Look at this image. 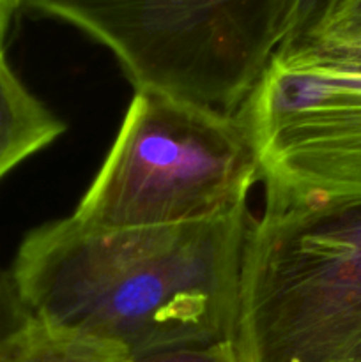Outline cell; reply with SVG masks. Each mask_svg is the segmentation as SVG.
Here are the masks:
<instances>
[{"instance_id":"13","label":"cell","mask_w":361,"mask_h":362,"mask_svg":"<svg viewBox=\"0 0 361 362\" xmlns=\"http://www.w3.org/2000/svg\"><path fill=\"white\" fill-rule=\"evenodd\" d=\"M345 362H361V338L357 339V343L354 345V349L350 350V354L347 356Z\"/></svg>"},{"instance_id":"1","label":"cell","mask_w":361,"mask_h":362,"mask_svg":"<svg viewBox=\"0 0 361 362\" xmlns=\"http://www.w3.org/2000/svg\"><path fill=\"white\" fill-rule=\"evenodd\" d=\"M248 226L246 205L140 228L69 216L30 230L9 272L32 317L130 357L232 341Z\"/></svg>"},{"instance_id":"11","label":"cell","mask_w":361,"mask_h":362,"mask_svg":"<svg viewBox=\"0 0 361 362\" xmlns=\"http://www.w3.org/2000/svg\"><path fill=\"white\" fill-rule=\"evenodd\" d=\"M314 37L361 41V0H338Z\"/></svg>"},{"instance_id":"5","label":"cell","mask_w":361,"mask_h":362,"mask_svg":"<svg viewBox=\"0 0 361 362\" xmlns=\"http://www.w3.org/2000/svg\"><path fill=\"white\" fill-rule=\"evenodd\" d=\"M265 200L361 205V55L328 39L280 46L236 112Z\"/></svg>"},{"instance_id":"10","label":"cell","mask_w":361,"mask_h":362,"mask_svg":"<svg viewBox=\"0 0 361 362\" xmlns=\"http://www.w3.org/2000/svg\"><path fill=\"white\" fill-rule=\"evenodd\" d=\"M336 4L338 0H296L282 46L317 34Z\"/></svg>"},{"instance_id":"8","label":"cell","mask_w":361,"mask_h":362,"mask_svg":"<svg viewBox=\"0 0 361 362\" xmlns=\"http://www.w3.org/2000/svg\"><path fill=\"white\" fill-rule=\"evenodd\" d=\"M28 318L30 313L18 296L11 272L0 271V362L6 361L11 343Z\"/></svg>"},{"instance_id":"14","label":"cell","mask_w":361,"mask_h":362,"mask_svg":"<svg viewBox=\"0 0 361 362\" xmlns=\"http://www.w3.org/2000/svg\"><path fill=\"white\" fill-rule=\"evenodd\" d=\"M322 39V37H319ZM328 41H335V42H340V45H343L345 48L353 49V52L360 53L361 55V41H340V39H328Z\"/></svg>"},{"instance_id":"3","label":"cell","mask_w":361,"mask_h":362,"mask_svg":"<svg viewBox=\"0 0 361 362\" xmlns=\"http://www.w3.org/2000/svg\"><path fill=\"white\" fill-rule=\"evenodd\" d=\"M296 0H20L115 55L134 90L236 115L287 35Z\"/></svg>"},{"instance_id":"9","label":"cell","mask_w":361,"mask_h":362,"mask_svg":"<svg viewBox=\"0 0 361 362\" xmlns=\"http://www.w3.org/2000/svg\"><path fill=\"white\" fill-rule=\"evenodd\" d=\"M126 362H239L232 341H219L204 346L165 350L130 357Z\"/></svg>"},{"instance_id":"12","label":"cell","mask_w":361,"mask_h":362,"mask_svg":"<svg viewBox=\"0 0 361 362\" xmlns=\"http://www.w3.org/2000/svg\"><path fill=\"white\" fill-rule=\"evenodd\" d=\"M20 7V0H0V39H6L11 20Z\"/></svg>"},{"instance_id":"7","label":"cell","mask_w":361,"mask_h":362,"mask_svg":"<svg viewBox=\"0 0 361 362\" xmlns=\"http://www.w3.org/2000/svg\"><path fill=\"white\" fill-rule=\"evenodd\" d=\"M130 354L105 339L57 327L30 315L4 362H126Z\"/></svg>"},{"instance_id":"4","label":"cell","mask_w":361,"mask_h":362,"mask_svg":"<svg viewBox=\"0 0 361 362\" xmlns=\"http://www.w3.org/2000/svg\"><path fill=\"white\" fill-rule=\"evenodd\" d=\"M260 180L236 115L137 88L73 218L103 228L204 221L244 207Z\"/></svg>"},{"instance_id":"6","label":"cell","mask_w":361,"mask_h":362,"mask_svg":"<svg viewBox=\"0 0 361 362\" xmlns=\"http://www.w3.org/2000/svg\"><path fill=\"white\" fill-rule=\"evenodd\" d=\"M4 41L0 39V180L66 131V124L16 76Z\"/></svg>"},{"instance_id":"2","label":"cell","mask_w":361,"mask_h":362,"mask_svg":"<svg viewBox=\"0 0 361 362\" xmlns=\"http://www.w3.org/2000/svg\"><path fill=\"white\" fill-rule=\"evenodd\" d=\"M361 338V205L264 200L241 262L239 362H345Z\"/></svg>"}]
</instances>
